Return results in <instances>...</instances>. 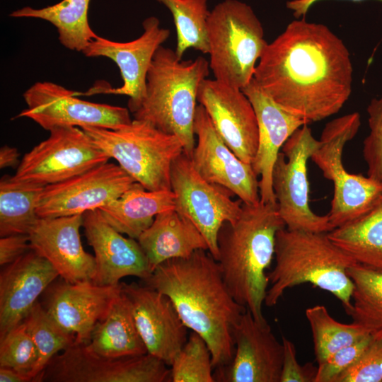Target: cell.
I'll return each mask as SVG.
<instances>
[{"mask_svg":"<svg viewBox=\"0 0 382 382\" xmlns=\"http://www.w3.org/2000/svg\"><path fill=\"white\" fill-rule=\"evenodd\" d=\"M328 236L357 263L382 270V197L368 212L333 228Z\"/></svg>","mask_w":382,"mask_h":382,"instance_id":"28","label":"cell"},{"mask_svg":"<svg viewBox=\"0 0 382 382\" xmlns=\"http://www.w3.org/2000/svg\"><path fill=\"white\" fill-rule=\"evenodd\" d=\"M149 354L109 358L75 342L56 354L42 371L40 382H165L170 369Z\"/></svg>","mask_w":382,"mask_h":382,"instance_id":"11","label":"cell"},{"mask_svg":"<svg viewBox=\"0 0 382 382\" xmlns=\"http://www.w3.org/2000/svg\"><path fill=\"white\" fill-rule=\"evenodd\" d=\"M194 132L197 140L190 158L199 174L226 188L243 203L259 202V180L252 164L240 159L226 144L201 104L196 109Z\"/></svg>","mask_w":382,"mask_h":382,"instance_id":"16","label":"cell"},{"mask_svg":"<svg viewBox=\"0 0 382 382\" xmlns=\"http://www.w3.org/2000/svg\"><path fill=\"white\" fill-rule=\"evenodd\" d=\"M144 282L167 296L187 328L206 341L214 369L231 361L233 328L246 308L233 297L218 261L208 250L168 260Z\"/></svg>","mask_w":382,"mask_h":382,"instance_id":"2","label":"cell"},{"mask_svg":"<svg viewBox=\"0 0 382 382\" xmlns=\"http://www.w3.org/2000/svg\"><path fill=\"white\" fill-rule=\"evenodd\" d=\"M121 284L101 286L92 282L52 286L45 306L50 316L76 341L88 343L96 325L108 314L121 294Z\"/></svg>","mask_w":382,"mask_h":382,"instance_id":"23","label":"cell"},{"mask_svg":"<svg viewBox=\"0 0 382 382\" xmlns=\"http://www.w3.org/2000/svg\"><path fill=\"white\" fill-rule=\"evenodd\" d=\"M147 353L168 366L187 340V328L170 299L148 286L121 284Z\"/></svg>","mask_w":382,"mask_h":382,"instance_id":"19","label":"cell"},{"mask_svg":"<svg viewBox=\"0 0 382 382\" xmlns=\"http://www.w3.org/2000/svg\"><path fill=\"white\" fill-rule=\"evenodd\" d=\"M320 144L304 125L286 141L274 165L272 188L288 229L328 233L334 228L328 214L318 215L309 206L307 162Z\"/></svg>","mask_w":382,"mask_h":382,"instance_id":"9","label":"cell"},{"mask_svg":"<svg viewBox=\"0 0 382 382\" xmlns=\"http://www.w3.org/2000/svg\"><path fill=\"white\" fill-rule=\"evenodd\" d=\"M347 274L354 290L352 307L346 313L370 335H382V270L356 263Z\"/></svg>","mask_w":382,"mask_h":382,"instance_id":"31","label":"cell"},{"mask_svg":"<svg viewBox=\"0 0 382 382\" xmlns=\"http://www.w3.org/2000/svg\"><path fill=\"white\" fill-rule=\"evenodd\" d=\"M31 250L28 234H13L0 238V265L4 267Z\"/></svg>","mask_w":382,"mask_h":382,"instance_id":"41","label":"cell"},{"mask_svg":"<svg viewBox=\"0 0 382 382\" xmlns=\"http://www.w3.org/2000/svg\"><path fill=\"white\" fill-rule=\"evenodd\" d=\"M209 69L203 57L183 60L175 50L160 46L150 64L145 95L133 112L134 119L176 136L183 152L190 157L196 141L194 122L198 91Z\"/></svg>","mask_w":382,"mask_h":382,"instance_id":"5","label":"cell"},{"mask_svg":"<svg viewBox=\"0 0 382 382\" xmlns=\"http://www.w3.org/2000/svg\"><path fill=\"white\" fill-rule=\"evenodd\" d=\"M277 203L242 204L238 219L226 222L217 237V261L235 300L254 318L267 320L262 306L269 285L267 270L274 255L277 231L284 228Z\"/></svg>","mask_w":382,"mask_h":382,"instance_id":"3","label":"cell"},{"mask_svg":"<svg viewBox=\"0 0 382 382\" xmlns=\"http://www.w3.org/2000/svg\"><path fill=\"white\" fill-rule=\"evenodd\" d=\"M58 276L52 264L32 249L4 267L0 274V337L24 320Z\"/></svg>","mask_w":382,"mask_h":382,"instance_id":"24","label":"cell"},{"mask_svg":"<svg viewBox=\"0 0 382 382\" xmlns=\"http://www.w3.org/2000/svg\"><path fill=\"white\" fill-rule=\"evenodd\" d=\"M372 340L368 335L333 354L323 363L318 364L315 382H335L345 371L352 366L364 354Z\"/></svg>","mask_w":382,"mask_h":382,"instance_id":"39","label":"cell"},{"mask_svg":"<svg viewBox=\"0 0 382 382\" xmlns=\"http://www.w3.org/2000/svg\"><path fill=\"white\" fill-rule=\"evenodd\" d=\"M241 90L252 103L257 120L258 147L252 166L260 176V201L277 203L272 188V170L277 156L291 134L308 123L275 102L253 79Z\"/></svg>","mask_w":382,"mask_h":382,"instance_id":"22","label":"cell"},{"mask_svg":"<svg viewBox=\"0 0 382 382\" xmlns=\"http://www.w3.org/2000/svg\"><path fill=\"white\" fill-rule=\"evenodd\" d=\"M37 360V347L23 323L0 337V367L16 370L35 381Z\"/></svg>","mask_w":382,"mask_h":382,"instance_id":"36","label":"cell"},{"mask_svg":"<svg viewBox=\"0 0 382 382\" xmlns=\"http://www.w3.org/2000/svg\"><path fill=\"white\" fill-rule=\"evenodd\" d=\"M86 345L93 352L109 358L147 354L129 301L122 291L108 314L96 325Z\"/></svg>","mask_w":382,"mask_h":382,"instance_id":"27","label":"cell"},{"mask_svg":"<svg viewBox=\"0 0 382 382\" xmlns=\"http://www.w3.org/2000/svg\"><path fill=\"white\" fill-rule=\"evenodd\" d=\"M207 34L214 79L243 89L253 79L257 62L268 43L253 10L238 0L219 3L209 11Z\"/></svg>","mask_w":382,"mask_h":382,"instance_id":"6","label":"cell"},{"mask_svg":"<svg viewBox=\"0 0 382 382\" xmlns=\"http://www.w3.org/2000/svg\"><path fill=\"white\" fill-rule=\"evenodd\" d=\"M314 344L316 359L323 363L340 349L370 335L355 322L345 324L335 320L323 305H316L306 310Z\"/></svg>","mask_w":382,"mask_h":382,"instance_id":"32","label":"cell"},{"mask_svg":"<svg viewBox=\"0 0 382 382\" xmlns=\"http://www.w3.org/2000/svg\"><path fill=\"white\" fill-rule=\"evenodd\" d=\"M360 125L357 112L330 121L321 133L319 147L311 157L323 176L333 183L328 216L334 228L364 214L382 197V183L350 173L343 166L344 148L357 135Z\"/></svg>","mask_w":382,"mask_h":382,"instance_id":"8","label":"cell"},{"mask_svg":"<svg viewBox=\"0 0 382 382\" xmlns=\"http://www.w3.org/2000/svg\"><path fill=\"white\" fill-rule=\"evenodd\" d=\"M284 359L280 382H315L317 368L311 364L301 366L296 359L294 345L282 337Z\"/></svg>","mask_w":382,"mask_h":382,"instance_id":"40","label":"cell"},{"mask_svg":"<svg viewBox=\"0 0 382 382\" xmlns=\"http://www.w3.org/2000/svg\"><path fill=\"white\" fill-rule=\"evenodd\" d=\"M151 272L171 259L185 258L198 250H208L197 228L175 209L159 213L137 238Z\"/></svg>","mask_w":382,"mask_h":382,"instance_id":"25","label":"cell"},{"mask_svg":"<svg viewBox=\"0 0 382 382\" xmlns=\"http://www.w3.org/2000/svg\"><path fill=\"white\" fill-rule=\"evenodd\" d=\"M335 382H382V335H372L364 354Z\"/></svg>","mask_w":382,"mask_h":382,"instance_id":"38","label":"cell"},{"mask_svg":"<svg viewBox=\"0 0 382 382\" xmlns=\"http://www.w3.org/2000/svg\"><path fill=\"white\" fill-rule=\"evenodd\" d=\"M1 382H30L33 379L16 370L6 367H0Z\"/></svg>","mask_w":382,"mask_h":382,"instance_id":"44","label":"cell"},{"mask_svg":"<svg viewBox=\"0 0 382 382\" xmlns=\"http://www.w3.org/2000/svg\"><path fill=\"white\" fill-rule=\"evenodd\" d=\"M197 101L226 144L240 159L252 164L258 147V125L253 105L243 91L206 79Z\"/></svg>","mask_w":382,"mask_h":382,"instance_id":"18","label":"cell"},{"mask_svg":"<svg viewBox=\"0 0 382 382\" xmlns=\"http://www.w3.org/2000/svg\"><path fill=\"white\" fill-rule=\"evenodd\" d=\"M274 257L275 265L267 274L265 306H275L286 289L309 283L335 296L345 312L351 308L354 284L347 270L357 262L327 232L282 228L276 235Z\"/></svg>","mask_w":382,"mask_h":382,"instance_id":"4","label":"cell"},{"mask_svg":"<svg viewBox=\"0 0 382 382\" xmlns=\"http://www.w3.org/2000/svg\"><path fill=\"white\" fill-rule=\"evenodd\" d=\"M318 1L320 0H292L286 3V6L293 11L294 16L299 18L301 16H305L309 8ZM352 1H360L363 0Z\"/></svg>","mask_w":382,"mask_h":382,"instance_id":"43","label":"cell"},{"mask_svg":"<svg viewBox=\"0 0 382 382\" xmlns=\"http://www.w3.org/2000/svg\"><path fill=\"white\" fill-rule=\"evenodd\" d=\"M367 113L370 132L363 142V157L367 176L382 183V95L371 99Z\"/></svg>","mask_w":382,"mask_h":382,"instance_id":"37","label":"cell"},{"mask_svg":"<svg viewBox=\"0 0 382 382\" xmlns=\"http://www.w3.org/2000/svg\"><path fill=\"white\" fill-rule=\"evenodd\" d=\"M343 41L323 24L295 20L267 43L253 79L275 102L308 124L337 114L352 88Z\"/></svg>","mask_w":382,"mask_h":382,"instance_id":"1","label":"cell"},{"mask_svg":"<svg viewBox=\"0 0 382 382\" xmlns=\"http://www.w3.org/2000/svg\"><path fill=\"white\" fill-rule=\"evenodd\" d=\"M83 214L39 218L30 231V248L47 260L65 282H92L96 272L95 257L86 252L79 229Z\"/></svg>","mask_w":382,"mask_h":382,"instance_id":"21","label":"cell"},{"mask_svg":"<svg viewBox=\"0 0 382 382\" xmlns=\"http://www.w3.org/2000/svg\"><path fill=\"white\" fill-rule=\"evenodd\" d=\"M81 129L100 149L110 158L115 159L144 188L172 190V165L184 151L176 136L137 119L115 129L96 127Z\"/></svg>","mask_w":382,"mask_h":382,"instance_id":"7","label":"cell"},{"mask_svg":"<svg viewBox=\"0 0 382 382\" xmlns=\"http://www.w3.org/2000/svg\"><path fill=\"white\" fill-rule=\"evenodd\" d=\"M83 226L95 253L96 272L93 283L114 286L125 277H137L143 281L150 277L152 272L137 240L123 236L99 209L83 214Z\"/></svg>","mask_w":382,"mask_h":382,"instance_id":"20","label":"cell"},{"mask_svg":"<svg viewBox=\"0 0 382 382\" xmlns=\"http://www.w3.org/2000/svg\"><path fill=\"white\" fill-rule=\"evenodd\" d=\"M28 108L16 117L33 120L44 129L59 127L117 129L132 122L129 109L86 101L50 81L35 83L23 93Z\"/></svg>","mask_w":382,"mask_h":382,"instance_id":"13","label":"cell"},{"mask_svg":"<svg viewBox=\"0 0 382 382\" xmlns=\"http://www.w3.org/2000/svg\"><path fill=\"white\" fill-rule=\"evenodd\" d=\"M231 361L216 369L215 381L280 382L284 346L267 322L256 320L248 309L233 328Z\"/></svg>","mask_w":382,"mask_h":382,"instance_id":"17","label":"cell"},{"mask_svg":"<svg viewBox=\"0 0 382 382\" xmlns=\"http://www.w3.org/2000/svg\"><path fill=\"white\" fill-rule=\"evenodd\" d=\"M45 186L4 175L0 181V236L29 234L39 219L37 204Z\"/></svg>","mask_w":382,"mask_h":382,"instance_id":"30","label":"cell"},{"mask_svg":"<svg viewBox=\"0 0 382 382\" xmlns=\"http://www.w3.org/2000/svg\"><path fill=\"white\" fill-rule=\"evenodd\" d=\"M49 137L26 153L13 177L44 186L65 181L98 165L110 157L78 127H59Z\"/></svg>","mask_w":382,"mask_h":382,"instance_id":"12","label":"cell"},{"mask_svg":"<svg viewBox=\"0 0 382 382\" xmlns=\"http://www.w3.org/2000/svg\"><path fill=\"white\" fill-rule=\"evenodd\" d=\"M171 12L176 28L175 52L180 57L193 48L209 53L207 21V0H157Z\"/></svg>","mask_w":382,"mask_h":382,"instance_id":"33","label":"cell"},{"mask_svg":"<svg viewBox=\"0 0 382 382\" xmlns=\"http://www.w3.org/2000/svg\"><path fill=\"white\" fill-rule=\"evenodd\" d=\"M175 207L172 190H148L134 182L117 199L99 210L115 230L137 240L157 214Z\"/></svg>","mask_w":382,"mask_h":382,"instance_id":"26","label":"cell"},{"mask_svg":"<svg viewBox=\"0 0 382 382\" xmlns=\"http://www.w3.org/2000/svg\"><path fill=\"white\" fill-rule=\"evenodd\" d=\"M142 26L143 33L134 40L121 42L97 36L82 50L88 57H105L112 59L119 67L123 81L119 88H96L89 93L127 96L128 109L132 113L138 109L145 95L146 76L154 56L170 36V30L161 28L159 20L154 16L146 18Z\"/></svg>","mask_w":382,"mask_h":382,"instance_id":"15","label":"cell"},{"mask_svg":"<svg viewBox=\"0 0 382 382\" xmlns=\"http://www.w3.org/2000/svg\"><path fill=\"white\" fill-rule=\"evenodd\" d=\"M170 366V381H215L210 349L206 341L195 332L188 337Z\"/></svg>","mask_w":382,"mask_h":382,"instance_id":"35","label":"cell"},{"mask_svg":"<svg viewBox=\"0 0 382 382\" xmlns=\"http://www.w3.org/2000/svg\"><path fill=\"white\" fill-rule=\"evenodd\" d=\"M170 183L175 209L197 228L207 241L209 252L217 260L219 230L224 223L238 219L243 202L233 199L235 195L226 188L202 178L184 152L172 165Z\"/></svg>","mask_w":382,"mask_h":382,"instance_id":"10","label":"cell"},{"mask_svg":"<svg viewBox=\"0 0 382 382\" xmlns=\"http://www.w3.org/2000/svg\"><path fill=\"white\" fill-rule=\"evenodd\" d=\"M19 153L18 150L7 145L0 149V168L15 167L19 165Z\"/></svg>","mask_w":382,"mask_h":382,"instance_id":"42","label":"cell"},{"mask_svg":"<svg viewBox=\"0 0 382 382\" xmlns=\"http://www.w3.org/2000/svg\"><path fill=\"white\" fill-rule=\"evenodd\" d=\"M91 0H62L41 8L25 6L10 13L13 18L45 20L54 25L65 47L82 52L98 35L90 27L88 12Z\"/></svg>","mask_w":382,"mask_h":382,"instance_id":"29","label":"cell"},{"mask_svg":"<svg viewBox=\"0 0 382 382\" xmlns=\"http://www.w3.org/2000/svg\"><path fill=\"white\" fill-rule=\"evenodd\" d=\"M22 323L37 349L38 360L33 376L35 381L39 382L47 364L59 351L71 346L76 336L60 327L38 302Z\"/></svg>","mask_w":382,"mask_h":382,"instance_id":"34","label":"cell"},{"mask_svg":"<svg viewBox=\"0 0 382 382\" xmlns=\"http://www.w3.org/2000/svg\"><path fill=\"white\" fill-rule=\"evenodd\" d=\"M135 180L119 165L104 163L65 181L44 187L39 218L83 214L117 199Z\"/></svg>","mask_w":382,"mask_h":382,"instance_id":"14","label":"cell"}]
</instances>
